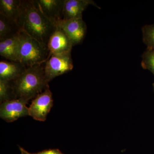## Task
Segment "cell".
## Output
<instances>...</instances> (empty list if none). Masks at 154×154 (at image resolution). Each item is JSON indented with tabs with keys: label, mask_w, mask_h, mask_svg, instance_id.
<instances>
[{
	"label": "cell",
	"mask_w": 154,
	"mask_h": 154,
	"mask_svg": "<svg viewBox=\"0 0 154 154\" xmlns=\"http://www.w3.org/2000/svg\"><path fill=\"white\" fill-rule=\"evenodd\" d=\"M21 8L19 27L30 36L47 45L57 28L56 23L45 17L35 6L33 0H22Z\"/></svg>",
	"instance_id": "cell-1"
},
{
	"label": "cell",
	"mask_w": 154,
	"mask_h": 154,
	"mask_svg": "<svg viewBox=\"0 0 154 154\" xmlns=\"http://www.w3.org/2000/svg\"><path fill=\"white\" fill-rule=\"evenodd\" d=\"M45 63L28 67L11 82L15 98L29 101L49 87L45 74Z\"/></svg>",
	"instance_id": "cell-2"
},
{
	"label": "cell",
	"mask_w": 154,
	"mask_h": 154,
	"mask_svg": "<svg viewBox=\"0 0 154 154\" xmlns=\"http://www.w3.org/2000/svg\"><path fill=\"white\" fill-rule=\"evenodd\" d=\"M50 52L46 45L41 43L21 29L19 33L18 58L26 67L45 63Z\"/></svg>",
	"instance_id": "cell-3"
},
{
	"label": "cell",
	"mask_w": 154,
	"mask_h": 154,
	"mask_svg": "<svg viewBox=\"0 0 154 154\" xmlns=\"http://www.w3.org/2000/svg\"><path fill=\"white\" fill-rule=\"evenodd\" d=\"M73 67L71 52L52 54L45 63L46 79L49 83L56 77L71 71Z\"/></svg>",
	"instance_id": "cell-4"
},
{
	"label": "cell",
	"mask_w": 154,
	"mask_h": 154,
	"mask_svg": "<svg viewBox=\"0 0 154 154\" xmlns=\"http://www.w3.org/2000/svg\"><path fill=\"white\" fill-rule=\"evenodd\" d=\"M53 105L49 87L33 99L29 107V116L37 121H45Z\"/></svg>",
	"instance_id": "cell-5"
},
{
	"label": "cell",
	"mask_w": 154,
	"mask_h": 154,
	"mask_svg": "<svg viewBox=\"0 0 154 154\" xmlns=\"http://www.w3.org/2000/svg\"><path fill=\"white\" fill-rule=\"evenodd\" d=\"M28 102L22 98H15L2 102L1 118L7 122H11L29 116V107L26 105Z\"/></svg>",
	"instance_id": "cell-6"
},
{
	"label": "cell",
	"mask_w": 154,
	"mask_h": 154,
	"mask_svg": "<svg viewBox=\"0 0 154 154\" xmlns=\"http://www.w3.org/2000/svg\"><path fill=\"white\" fill-rule=\"evenodd\" d=\"M56 23L68 36L73 46L81 44L85 39L87 26L82 18L67 20L61 19Z\"/></svg>",
	"instance_id": "cell-7"
},
{
	"label": "cell",
	"mask_w": 154,
	"mask_h": 154,
	"mask_svg": "<svg viewBox=\"0 0 154 154\" xmlns=\"http://www.w3.org/2000/svg\"><path fill=\"white\" fill-rule=\"evenodd\" d=\"M47 46L49 50V57L52 54L71 52L74 46L66 33L58 26L50 38Z\"/></svg>",
	"instance_id": "cell-8"
},
{
	"label": "cell",
	"mask_w": 154,
	"mask_h": 154,
	"mask_svg": "<svg viewBox=\"0 0 154 154\" xmlns=\"http://www.w3.org/2000/svg\"><path fill=\"white\" fill-rule=\"evenodd\" d=\"M33 4L45 17L56 23L63 19L65 0H33Z\"/></svg>",
	"instance_id": "cell-9"
},
{
	"label": "cell",
	"mask_w": 154,
	"mask_h": 154,
	"mask_svg": "<svg viewBox=\"0 0 154 154\" xmlns=\"http://www.w3.org/2000/svg\"><path fill=\"white\" fill-rule=\"evenodd\" d=\"M89 5L100 9L92 0H65L62 19L67 20L82 18L83 12Z\"/></svg>",
	"instance_id": "cell-10"
},
{
	"label": "cell",
	"mask_w": 154,
	"mask_h": 154,
	"mask_svg": "<svg viewBox=\"0 0 154 154\" xmlns=\"http://www.w3.org/2000/svg\"><path fill=\"white\" fill-rule=\"evenodd\" d=\"M26 67L19 62L12 61H0V80L12 82L25 70Z\"/></svg>",
	"instance_id": "cell-11"
},
{
	"label": "cell",
	"mask_w": 154,
	"mask_h": 154,
	"mask_svg": "<svg viewBox=\"0 0 154 154\" xmlns=\"http://www.w3.org/2000/svg\"><path fill=\"white\" fill-rule=\"evenodd\" d=\"M22 0H1L0 14L12 20L19 25Z\"/></svg>",
	"instance_id": "cell-12"
},
{
	"label": "cell",
	"mask_w": 154,
	"mask_h": 154,
	"mask_svg": "<svg viewBox=\"0 0 154 154\" xmlns=\"http://www.w3.org/2000/svg\"><path fill=\"white\" fill-rule=\"evenodd\" d=\"M19 33L11 38L0 41L1 56L8 60L17 62H19L18 58Z\"/></svg>",
	"instance_id": "cell-13"
},
{
	"label": "cell",
	"mask_w": 154,
	"mask_h": 154,
	"mask_svg": "<svg viewBox=\"0 0 154 154\" xmlns=\"http://www.w3.org/2000/svg\"><path fill=\"white\" fill-rule=\"evenodd\" d=\"M21 29L16 22L0 14V41L17 35Z\"/></svg>",
	"instance_id": "cell-14"
},
{
	"label": "cell",
	"mask_w": 154,
	"mask_h": 154,
	"mask_svg": "<svg viewBox=\"0 0 154 154\" xmlns=\"http://www.w3.org/2000/svg\"><path fill=\"white\" fill-rule=\"evenodd\" d=\"M142 31L143 40L147 49H154V24L144 25Z\"/></svg>",
	"instance_id": "cell-15"
},
{
	"label": "cell",
	"mask_w": 154,
	"mask_h": 154,
	"mask_svg": "<svg viewBox=\"0 0 154 154\" xmlns=\"http://www.w3.org/2000/svg\"><path fill=\"white\" fill-rule=\"evenodd\" d=\"M15 99L11 82L0 80V100L1 103L7 100Z\"/></svg>",
	"instance_id": "cell-16"
},
{
	"label": "cell",
	"mask_w": 154,
	"mask_h": 154,
	"mask_svg": "<svg viewBox=\"0 0 154 154\" xmlns=\"http://www.w3.org/2000/svg\"><path fill=\"white\" fill-rule=\"evenodd\" d=\"M142 57L141 64L143 68L148 70L154 75V49L146 48Z\"/></svg>",
	"instance_id": "cell-17"
},
{
	"label": "cell",
	"mask_w": 154,
	"mask_h": 154,
	"mask_svg": "<svg viewBox=\"0 0 154 154\" xmlns=\"http://www.w3.org/2000/svg\"><path fill=\"white\" fill-rule=\"evenodd\" d=\"M36 154H64L62 153L59 150L56 149L45 150L42 151L37 153Z\"/></svg>",
	"instance_id": "cell-18"
},
{
	"label": "cell",
	"mask_w": 154,
	"mask_h": 154,
	"mask_svg": "<svg viewBox=\"0 0 154 154\" xmlns=\"http://www.w3.org/2000/svg\"><path fill=\"white\" fill-rule=\"evenodd\" d=\"M19 148L21 152L24 154H36V153H31L27 151H26L25 149H23V148L21 147H19Z\"/></svg>",
	"instance_id": "cell-19"
},
{
	"label": "cell",
	"mask_w": 154,
	"mask_h": 154,
	"mask_svg": "<svg viewBox=\"0 0 154 154\" xmlns=\"http://www.w3.org/2000/svg\"><path fill=\"white\" fill-rule=\"evenodd\" d=\"M153 89L154 91V83L153 84Z\"/></svg>",
	"instance_id": "cell-20"
},
{
	"label": "cell",
	"mask_w": 154,
	"mask_h": 154,
	"mask_svg": "<svg viewBox=\"0 0 154 154\" xmlns=\"http://www.w3.org/2000/svg\"><path fill=\"white\" fill-rule=\"evenodd\" d=\"M21 154H23V153H21Z\"/></svg>",
	"instance_id": "cell-21"
}]
</instances>
